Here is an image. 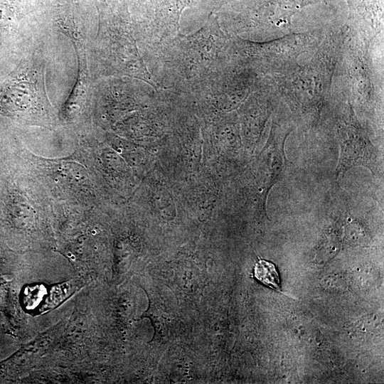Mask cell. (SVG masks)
I'll return each instance as SVG.
<instances>
[{
  "mask_svg": "<svg viewBox=\"0 0 384 384\" xmlns=\"http://www.w3.org/2000/svg\"><path fill=\"white\" fill-rule=\"evenodd\" d=\"M17 75L7 80L0 88V115L31 124H49L53 115L49 107Z\"/></svg>",
  "mask_w": 384,
  "mask_h": 384,
  "instance_id": "1",
  "label": "cell"
},
{
  "mask_svg": "<svg viewBox=\"0 0 384 384\" xmlns=\"http://www.w3.org/2000/svg\"><path fill=\"white\" fill-rule=\"evenodd\" d=\"M255 277L264 284L272 289H279V277L274 265L260 260L255 267Z\"/></svg>",
  "mask_w": 384,
  "mask_h": 384,
  "instance_id": "2",
  "label": "cell"
},
{
  "mask_svg": "<svg viewBox=\"0 0 384 384\" xmlns=\"http://www.w3.org/2000/svg\"><path fill=\"white\" fill-rule=\"evenodd\" d=\"M16 18V10L8 0H0V27H8Z\"/></svg>",
  "mask_w": 384,
  "mask_h": 384,
  "instance_id": "3",
  "label": "cell"
}]
</instances>
